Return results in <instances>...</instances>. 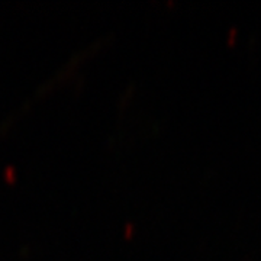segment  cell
Segmentation results:
<instances>
[]
</instances>
